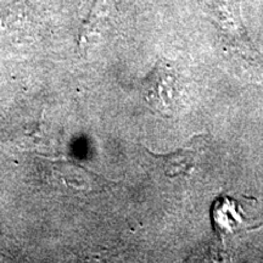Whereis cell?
<instances>
[{
    "instance_id": "7a4b0ae2",
    "label": "cell",
    "mask_w": 263,
    "mask_h": 263,
    "mask_svg": "<svg viewBox=\"0 0 263 263\" xmlns=\"http://www.w3.org/2000/svg\"><path fill=\"white\" fill-rule=\"evenodd\" d=\"M216 18L221 22L223 28L232 35L242 41L245 29L242 27L236 0H207Z\"/></svg>"
},
{
    "instance_id": "3957f363",
    "label": "cell",
    "mask_w": 263,
    "mask_h": 263,
    "mask_svg": "<svg viewBox=\"0 0 263 263\" xmlns=\"http://www.w3.org/2000/svg\"><path fill=\"white\" fill-rule=\"evenodd\" d=\"M161 159L164 173L168 177H178L188 173L195 166V153L193 150H179L164 156H156Z\"/></svg>"
},
{
    "instance_id": "6da1fadb",
    "label": "cell",
    "mask_w": 263,
    "mask_h": 263,
    "mask_svg": "<svg viewBox=\"0 0 263 263\" xmlns=\"http://www.w3.org/2000/svg\"><path fill=\"white\" fill-rule=\"evenodd\" d=\"M141 90L146 103L154 110L168 116L173 112L178 98V74L166 62L159 61L144 80Z\"/></svg>"
}]
</instances>
